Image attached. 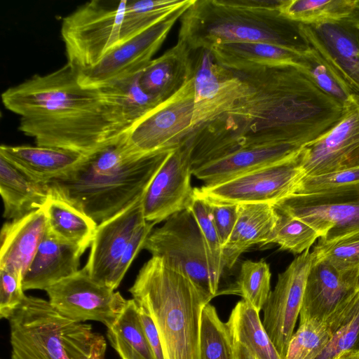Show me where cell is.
I'll return each instance as SVG.
<instances>
[{"mask_svg": "<svg viewBox=\"0 0 359 359\" xmlns=\"http://www.w3.org/2000/svg\"><path fill=\"white\" fill-rule=\"evenodd\" d=\"M230 70L241 81L243 91L227 111L196 128L194 151L204 162L246 147H303L330 130L344 113L341 103L295 65Z\"/></svg>", "mask_w": 359, "mask_h": 359, "instance_id": "1", "label": "cell"}, {"mask_svg": "<svg viewBox=\"0 0 359 359\" xmlns=\"http://www.w3.org/2000/svg\"><path fill=\"white\" fill-rule=\"evenodd\" d=\"M281 0H195L180 18L178 40L191 52L224 43L260 42L298 53L310 46L301 23L280 11Z\"/></svg>", "mask_w": 359, "mask_h": 359, "instance_id": "2", "label": "cell"}, {"mask_svg": "<svg viewBox=\"0 0 359 359\" xmlns=\"http://www.w3.org/2000/svg\"><path fill=\"white\" fill-rule=\"evenodd\" d=\"M122 140L86 156L72 170L50 181L47 184L50 192L97 224L143 198L169 152L133 159L123 153Z\"/></svg>", "mask_w": 359, "mask_h": 359, "instance_id": "3", "label": "cell"}, {"mask_svg": "<svg viewBox=\"0 0 359 359\" xmlns=\"http://www.w3.org/2000/svg\"><path fill=\"white\" fill-rule=\"evenodd\" d=\"M129 292L151 317L164 359H201L202 312L212 299L189 276L162 259L151 257Z\"/></svg>", "mask_w": 359, "mask_h": 359, "instance_id": "4", "label": "cell"}, {"mask_svg": "<svg viewBox=\"0 0 359 359\" xmlns=\"http://www.w3.org/2000/svg\"><path fill=\"white\" fill-rule=\"evenodd\" d=\"M11 359H93L106 341L90 325L61 314L41 298L25 296L8 319Z\"/></svg>", "mask_w": 359, "mask_h": 359, "instance_id": "5", "label": "cell"}, {"mask_svg": "<svg viewBox=\"0 0 359 359\" xmlns=\"http://www.w3.org/2000/svg\"><path fill=\"white\" fill-rule=\"evenodd\" d=\"M1 100L20 118H61L107 107L100 89L83 86L79 70L67 62L51 73L34 75L8 88Z\"/></svg>", "mask_w": 359, "mask_h": 359, "instance_id": "6", "label": "cell"}, {"mask_svg": "<svg viewBox=\"0 0 359 359\" xmlns=\"http://www.w3.org/2000/svg\"><path fill=\"white\" fill-rule=\"evenodd\" d=\"M128 1L109 6L93 0L62 20L61 36L67 63L79 71L97 65L122 43V25Z\"/></svg>", "mask_w": 359, "mask_h": 359, "instance_id": "7", "label": "cell"}, {"mask_svg": "<svg viewBox=\"0 0 359 359\" xmlns=\"http://www.w3.org/2000/svg\"><path fill=\"white\" fill-rule=\"evenodd\" d=\"M194 115L191 77L130 129L121 141L123 153L130 158L140 159L175 150L193 133Z\"/></svg>", "mask_w": 359, "mask_h": 359, "instance_id": "8", "label": "cell"}, {"mask_svg": "<svg viewBox=\"0 0 359 359\" xmlns=\"http://www.w3.org/2000/svg\"><path fill=\"white\" fill-rule=\"evenodd\" d=\"M311 226L318 243L359 236V182L312 194H292L273 205Z\"/></svg>", "mask_w": 359, "mask_h": 359, "instance_id": "9", "label": "cell"}, {"mask_svg": "<svg viewBox=\"0 0 359 359\" xmlns=\"http://www.w3.org/2000/svg\"><path fill=\"white\" fill-rule=\"evenodd\" d=\"M18 129L38 146L93 155L119 142L126 133L112 121L107 107L55 119L20 118Z\"/></svg>", "mask_w": 359, "mask_h": 359, "instance_id": "10", "label": "cell"}, {"mask_svg": "<svg viewBox=\"0 0 359 359\" xmlns=\"http://www.w3.org/2000/svg\"><path fill=\"white\" fill-rule=\"evenodd\" d=\"M143 249L182 271L211 299L217 296L206 246L189 208L171 215L161 226L153 229Z\"/></svg>", "mask_w": 359, "mask_h": 359, "instance_id": "11", "label": "cell"}, {"mask_svg": "<svg viewBox=\"0 0 359 359\" xmlns=\"http://www.w3.org/2000/svg\"><path fill=\"white\" fill-rule=\"evenodd\" d=\"M299 151L280 162L194 190L203 198L218 203L274 205L294 194L304 176L299 163Z\"/></svg>", "mask_w": 359, "mask_h": 359, "instance_id": "12", "label": "cell"}, {"mask_svg": "<svg viewBox=\"0 0 359 359\" xmlns=\"http://www.w3.org/2000/svg\"><path fill=\"white\" fill-rule=\"evenodd\" d=\"M50 304L76 322L94 320L111 327L123 311L127 299L119 292L94 280L84 269L46 290Z\"/></svg>", "mask_w": 359, "mask_h": 359, "instance_id": "13", "label": "cell"}, {"mask_svg": "<svg viewBox=\"0 0 359 359\" xmlns=\"http://www.w3.org/2000/svg\"><path fill=\"white\" fill-rule=\"evenodd\" d=\"M359 292V271L341 272L314 257L299 313L300 320L327 324L332 333L348 312Z\"/></svg>", "mask_w": 359, "mask_h": 359, "instance_id": "14", "label": "cell"}, {"mask_svg": "<svg viewBox=\"0 0 359 359\" xmlns=\"http://www.w3.org/2000/svg\"><path fill=\"white\" fill-rule=\"evenodd\" d=\"M195 0L177 9L147 29L121 43L97 65L79 71L80 83L98 88L142 71L165 41L168 32Z\"/></svg>", "mask_w": 359, "mask_h": 359, "instance_id": "15", "label": "cell"}, {"mask_svg": "<svg viewBox=\"0 0 359 359\" xmlns=\"http://www.w3.org/2000/svg\"><path fill=\"white\" fill-rule=\"evenodd\" d=\"M314 255L309 250L296 257L278 276L263 307V325L282 359L299 315L307 276Z\"/></svg>", "mask_w": 359, "mask_h": 359, "instance_id": "16", "label": "cell"}, {"mask_svg": "<svg viewBox=\"0 0 359 359\" xmlns=\"http://www.w3.org/2000/svg\"><path fill=\"white\" fill-rule=\"evenodd\" d=\"M341 119L298 155L304 176L359 168V96L344 107Z\"/></svg>", "mask_w": 359, "mask_h": 359, "instance_id": "17", "label": "cell"}, {"mask_svg": "<svg viewBox=\"0 0 359 359\" xmlns=\"http://www.w3.org/2000/svg\"><path fill=\"white\" fill-rule=\"evenodd\" d=\"M192 165L188 140L168 153L142 198L147 222L154 224L187 209L194 196Z\"/></svg>", "mask_w": 359, "mask_h": 359, "instance_id": "18", "label": "cell"}, {"mask_svg": "<svg viewBox=\"0 0 359 359\" xmlns=\"http://www.w3.org/2000/svg\"><path fill=\"white\" fill-rule=\"evenodd\" d=\"M300 26L310 47L359 93V16L355 11L339 19Z\"/></svg>", "mask_w": 359, "mask_h": 359, "instance_id": "19", "label": "cell"}, {"mask_svg": "<svg viewBox=\"0 0 359 359\" xmlns=\"http://www.w3.org/2000/svg\"><path fill=\"white\" fill-rule=\"evenodd\" d=\"M194 60V130L227 111L240 97L241 81L219 65L210 50L200 49Z\"/></svg>", "mask_w": 359, "mask_h": 359, "instance_id": "20", "label": "cell"}, {"mask_svg": "<svg viewBox=\"0 0 359 359\" xmlns=\"http://www.w3.org/2000/svg\"><path fill=\"white\" fill-rule=\"evenodd\" d=\"M142 198L97 225L83 268L98 283L110 287L112 274L126 246L147 222Z\"/></svg>", "mask_w": 359, "mask_h": 359, "instance_id": "21", "label": "cell"}, {"mask_svg": "<svg viewBox=\"0 0 359 359\" xmlns=\"http://www.w3.org/2000/svg\"><path fill=\"white\" fill-rule=\"evenodd\" d=\"M46 230L42 208L4 223L0 236V269L14 271L24 278Z\"/></svg>", "mask_w": 359, "mask_h": 359, "instance_id": "22", "label": "cell"}, {"mask_svg": "<svg viewBox=\"0 0 359 359\" xmlns=\"http://www.w3.org/2000/svg\"><path fill=\"white\" fill-rule=\"evenodd\" d=\"M0 156L32 180L45 185L72 170L86 157L55 147L6 144L0 147Z\"/></svg>", "mask_w": 359, "mask_h": 359, "instance_id": "23", "label": "cell"}, {"mask_svg": "<svg viewBox=\"0 0 359 359\" xmlns=\"http://www.w3.org/2000/svg\"><path fill=\"white\" fill-rule=\"evenodd\" d=\"M302 148L287 144L242 148L193 170L192 173L205 185L215 184L290 158Z\"/></svg>", "mask_w": 359, "mask_h": 359, "instance_id": "24", "label": "cell"}, {"mask_svg": "<svg viewBox=\"0 0 359 359\" xmlns=\"http://www.w3.org/2000/svg\"><path fill=\"white\" fill-rule=\"evenodd\" d=\"M83 252L55 238L48 230L26 271L24 290H43L79 271Z\"/></svg>", "mask_w": 359, "mask_h": 359, "instance_id": "25", "label": "cell"}, {"mask_svg": "<svg viewBox=\"0 0 359 359\" xmlns=\"http://www.w3.org/2000/svg\"><path fill=\"white\" fill-rule=\"evenodd\" d=\"M193 72L191 51L178 40L141 72L140 84L147 94L162 102L177 93L192 77Z\"/></svg>", "mask_w": 359, "mask_h": 359, "instance_id": "26", "label": "cell"}, {"mask_svg": "<svg viewBox=\"0 0 359 359\" xmlns=\"http://www.w3.org/2000/svg\"><path fill=\"white\" fill-rule=\"evenodd\" d=\"M141 72L98 87L112 121L126 134L161 103L142 88Z\"/></svg>", "mask_w": 359, "mask_h": 359, "instance_id": "27", "label": "cell"}, {"mask_svg": "<svg viewBox=\"0 0 359 359\" xmlns=\"http://www.w3.org/2000/svg\"><path fill=\"white\" fill-rule=\"evenodd\" d=\"M277 217V211L272 204L238 205L236 225L223 248L224 269H231L241 255L252 246L265 245L273 231Z\"/></svg>", "mask_w": 359, "mask_h": 359, "instance_id": "28", "label": "cell"}, {"mask_svg": "<svg viewBox=\"0 0 359 359\" xmlns=\"http://www.w3.org/2000/svg\"><path fill=\"white\" fill-rule=\"evenodd\" d=\"M0 194L4 217L13 220L41 209L50 191L47 184L35 182L0 156Z\"/></svg>", "mask_w": 359, "mask_h": 359, "instance_id": "29", "label": "cell"}, {"mask_svg": "<svg viewBox=\"0 0 359 359\" xmlns=\"http://www.w3.org/2000/svg\"><path fill=\"white\" fill-rule=\"evenodd\" d=\"M41 208L47 230L55 238L83 252L90 246L98 224L86 213L51 192Z\"/></svg>", "mask_w": 359, "mask_h": 359, "instance_id": "30", "label": "cell"}, {"mask_svg": "<svg viewBox=\"0 0 359 359\" xmlns=\"http://www.w3.org/2000/svg\"><path fill=\"white\" fill-rule=\"evenodd\" d=\"M215 60L229 69L257 66L295 65L301 53L273 44L260 42L224 43L210 50Z\"/></svg>", "mask_w": 359, "mask_h": 359, "instance_id": "31", "label": "cell"}, {"mask_svg": "<svg viewBox=\"0 0 359 359\" xmlns=\"http://www.w3.org/2000/svg\"><path fill=\"white\" fill-rule=\"evenodd\" d=\"M226 323L233 339L245 346L255 359H282L264 327L259 312L249 302H237Z\"/></svg>", "mask_w": 359, "mask_h": 359, "instance_id": "32", "label": "cell"}, {"mask_svg": "<svg viewBox=\"0 0 359 359\" xmlns=\"http://www.w3.org/2000/svg\"><path fill=\"white\" fill-rule=\"evenodd\" d=\"M107 338L121 359H155L133 299L127 300L120 316L107 328Z\"/></svg>", "mask_w": 359, "mask_h": 359, "instance_id": "33", "label": "cell"}, {"mask_svg": "<svg viewBox=\"0 0 359 359\" xmlns=\"http://www.w3.org/2000/svg\"><path fill=\"white\" fill-rule=\"evenodd\" d=\"M297 66L325 94L344 107L359 96L357 90L315 49L300 54Z\"/></svg>", "mask_w": 359, "mask_h": 359, "instance_id": "34", "label": "cell"}, {"mask_svg": "<svg viewBox=\"0 0 359 359\" xmlns=\"http://www.w3.org/2000/svg\"><path fill=\"white\" fill-rule=\"evenodd\" d=\"M271 276L269 265L264 259L246 260L241 264L236 281L219 294L240 295L260 313L271 291Z\"/></svg>", "mask_w": 359, "mask_h": 359, "instance_id": "35", "label": "cell"}, {"mask_svg": "<svg viewBox=\"0 0 359 359\" xmlns=\"http://www.w3.org/2000/svg\"><path fill=\"white\" fill-rule=\"evenodd\" d=\"M355 0H281L280 12L302 24H313L351 15Z\"/></svg>", "mask_w": 359, "mask_h": 359, "instance_id": "36", "label": "cell"}, {"mask_svg": "<svg viewBox=\"0 0 359 359\" xmlns=\"http://www.w3.org/2000/svg\"><path fill=\"white\" fill-rule=\"evenodd\" d=\"M201 355V359H235L234 342L230 330L210 303L202 312Z\"/></svg>", "mask_w": 359, "mask_h": 359, "instance_id": "37", "label": "cell"}, {"mask_svg": "<svg viewBox=\"0 0 359 359\" xmlns=\"http://www.w3.org/2000/svg\"><path fill=\"white\" fill-rule=\"evenodd\" d=\"M188 208L192 212L201 229L208 252L214 289L217 295L220 279L224 270L223 245L207 201L200 196L194 189V196Z\"/></svg>", "mask_w": 359, "mask_h": 359, "instance_id": "38", "label": "cell"}, {"mask_svg": "<svg viewBox=\"0 0 359 359\" xmlns=\"http://www.w3.org/2000/svg\"><path fill=\"white\" fill-rule=\"evenodd\" d=\"M276 211V223L265 245L274 243L279 245L283 250L300 255L309 250L319 238L318 233L306 222L277 210Z\"/></svg>", "mask_w": 359, "mask_h": 359, "instance_id": "39", "label": "cell"}, {"mask_svg": "<svg viewBox=\"0 0 359 359\" xmlns=\"http://www.w3.org/2000/svg\"><path fill=\"white\" fill-rule=\"evenodd\" d=\"M332 333L325 323L300 320L293 333L284 359H316L325 348Z\"/></svg>", "mask_w": 359, "mask_h": 359, "instance_id": "40", "label": "cell"}, {"mask_svg": "<svg viewBox=\"0 0 359 359\" xmlns=\"http://www.w3.org/2000/svg\"><path fill=\"white\" fill-rule=\"evenodd\" d=\"M346 351H359V292L328 344L316 359H334Z\"/></svg>", "mask_w": 359, "mask_h": 359, "instance_id": "41", "label": "cell"}, {"mask_svg": "<svg viewBox=\"0 0 359 359\" xmlns=\"http://www.w3.org/2000/svg\"><path fill=\"white\" fill-rule=\"evenodd\" d=\"M316 259L326 261L341 272L359 271V236L320 244L312 251Z\"/></svg>", "mask_w": 359, "mask_h": 359, "instance_id": "42", "label": "cell"}, {"mask_svg": "<svg viewBox=\"0 0 359 359\" xmlns=\"http://www.w3.org/2000/svg\"><path fill=\"white\" fill-rule=\"evenodd\" d=\"M359 182V168L316 176H304L298 183L294 194L316 193Z\"/></svg>", "mask_w": 359, "mask_h": 359, "instance_id": "43", "label": "cell"}, {"mask_svg": "<svg viewBox=\"0 0 359 359\" xmlns=\"http://www.w3.org/2000/svg\"><path fill=\"white\" fill-rule=\"evenodd\" d=\"M23 277L12 271L0 269V317L8 319L21 304L25 294Z\"/></svg>", "mask_w": 359, "mask_h": 359, "instance_id": "44", "label": "cell"}, {"mask_svg": "<svg viewBox=\"0 0 359 359\" xmlns=\"http://www.w3.org/2000/svg\"><path fill=\"white\" fill-rule=\"evenodd\" d=\"M155 224L146 222L135 231L114 271L110 283L111 289L116 290L119 286L134 259L143 249L147 238Z\"/></svg>", "mask_w": 359, "mask_h": 359, "instance_id": "45", "label": "cell"}, {"mask_svg": "<svg viewBox=\"0 0 359 359\" xmlns=\"http://www.w3.org/2000/svg\"><path fill=\"white\" fill-rule=\"evenodd\" d=\"M204 199L208 204L213 222L224 248L228 242L236 225L238 218V205L218 203Z\"/></svg>", "mask_w": 359, "mask_h": 359, "instance_id": "46", "label": "cell"}, {"mask_svg": "<svg viewBox=\"0 0 359 359\" xmlns=\"http://www.w3.org/2000/svg\"><path fill=\"white\" fill-rule=\"evenodd\" d=\"M137 306L143 330L155 359H164L161 339L151 317L143 306L139 304Z\"/></svg>", "mask_w": 359, "mask_h": 359, "instance_id": "47", "label": "cell"}, {"mask_svg": "<svg viewBox=\"0 0 359 359\" xmlns=\"http://www.w3.org/2000/svg\"><path fill=\"white\" fill-rule=\"evenodd\" d=\"M234 342L235 359H255L251 353L239 342Z\"/></svg>", "mask_w": 359, "mask_h": 359, "instance_id": "48", "label": "cell"}, {"mask_svg": "<svg viewBox=\"0 0 359 359\" xmlns=\"http://www.w3.org/2000/svg\"><path fill=\"white\" fill-rule=\"evenodd\" d=\"M334 359H359V351H346Z\"/></svg>", "mask_w": 359, "mask_h": 359, "instance_id": "49", "label": "cell"}, {"mask_svg": "<svg viewBox=\"0 0 359 359\" xmlns=\"http://www.w3.org/2000/svg\"><path fill=\"white\" fill-rule=\"evenodd\" d=\"M354 11L359 16V0H355Z\"/></svg>", "mask_w": 359, "mask_h": 359, "instance_id": "50", "label": "cell"}, {"mask_svg": "<svg viewBox=\"0 0 359 359\" xmlns=\"http://www.w3.org/2000/svg\"><path fill=\"white\" fill-rule=\"evenodd\" d=\"M104 358H105V352L96 355L93 359H104Z\"/></svg>", "mask_w": 359, "mask_h": 359, "instance_id": "51", "label": "cell"}]
</instances>
